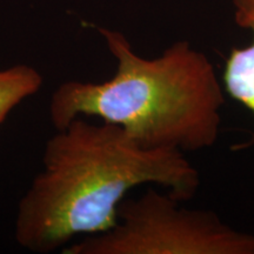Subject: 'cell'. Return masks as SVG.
Listing matches in <instances>:
<instances>
[{
    "instance_id": "obj_1",
    "label": "cell",
    "mask_w": 254,
    "mask_h": 254,
    "mask_svg": "<svg viewBox=\"0 0 254 254\" xmlns=\"http://www.w3.org/2000/svg\"><path fill=\"white\" fill-rule=\"evenodd\" d=\"M155 184L180 201L200 186L198 170L178 150H146L122 127L79 117L47 140L43 167L18 204L14 239L51 253L81 234L104 233L132 189Z\"/></svg>"
},
{
    "instance_id": "obj_2",
    "label": "cell",
    "mask_w": 254,
    "mask_h": 254,
    "mask_svg": "<svg viewBox=\"0 0 254 254\" xmlns=\"http://www.w3.org/2000/svg\"><path fill=\"white\" fill-rule=\"evenodd\" d=\"M99 32L117 60L116 73L101 82L64 81L50 103L56 129L95 117L120 126L146 150L185 153L217 142L225 90L207 56L184 40L146 59L120 32Z\"/></svg>"
},
{
    "instance_id": "obj_3",
    "label": "cell",
    "mask_w": 254,
    "mask_h": 254,
    "mask_svg": "<svg viewBox=\"0 0 254 254\" xmlns=\"http://www.w3.org/2000/svg\"><path fill=\"white\" fill-rule=\"evenodd\" d=\"M170 193L148 189L124 199L111 230L64 247V254H254V234L207 209L186 208Z\"/></svg>"
},
{
    "instance_id": "obj_4",
    "label": "cell",
    "mask_w": 254,
    "mask_h": 254,
    "mask_svg": "<svg viewBox=\"0 0 254 254\" xmlns=\"http://www.w3.org/2000/svg\"><path fill=\"white\" fill-rule=\"evenodd\" d=\"M247 28L252 32V40L249 45L231 51L225 62L221 82L225 93L254 117V23ZM247 145L254 148V134Z\"/></svg>"
},
{
    "instance_id": "obj_5",
    "label": "cell",
    "mask_w": 254,
    "mask_h": 254,
    "mask_svg": "<svg viewBox=\"0 0 254 254\" xmlns=\"http://www.w3.org/2000/svg\"><path fill=\"white\" fill-rule=\"evenodd\" d=\"M43 81L40 72L25 64L0 69V124L19 104L36 94Z\"/></svg>"
},
{
    "instance_id": "obj_6",
    "label": "cell",
    "mask_w": 254,
    "mask_h": 254,
    "mask_svg": "<svg viewBox=\"0 0 254 254\" xmlns=\"http://www.w3.org/2000/svg\"><path fill=\"white\" fill-rule=\"evenodd\" d=\"M233 6L239 26L247 28L254 23V0H233Z\"/></svg>"
}]
</instances>
